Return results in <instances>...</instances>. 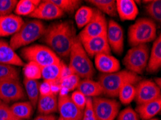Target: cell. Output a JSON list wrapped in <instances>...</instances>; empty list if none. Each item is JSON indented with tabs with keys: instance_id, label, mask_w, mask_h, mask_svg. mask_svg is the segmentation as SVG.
I'll list each match as a JSON object with an SVG mask.
<instances>
[{
	"instance_id": "cell-1",
	"label": "cell",
	"mask_w": 161,
	"mask_h": 120,
	"mask_svg": "<svg viewBox=\"0 0 161 120\" xmlns=\"http://www.w3.org/2000/svg\"><path fill=\"white\" fill-rule=\"evenodd\" d=\"M43 37L48 47L62 58L69 57L77 38L74 24L70 21L52 24L46 28Z\"/></svg>"
},
{
	"instance_id": "cell-2",
	"label": "cell",
	"mask_w": 161,
	"mask_h": 120,
	"mask_svg": "<svg viewBox=\"0 0 161 120\" xmlns=\"http://www.w3.org/2000/svg\"><path fill=\"white\" fill-rule=\"evenodd\" d=\"M141 81V78L137 74L129 71L127 70L102 74L100 76L98 82L103 88V94L108 97H118L119 90L124 84L127 83L135 84Z\"/></svg>"
},
{
	"instance_id": "cell-3",
	"label": "cell",
	"mask_w": 161,
	"mask_h": 120,
	"mask_svg": "<svg viewBox=\"0 0 161 120\" xmlns=\"http://www.w3.org/2000/svg\"><path fill=\"white\" fill-rule=\"evenodd\" d=\"M46 28L41 20L32 19L24 23L18 33L12 36L9 45L14 50L35 42L44 35Z\"/></svg>"
},
{
	"instance_id": "cell-4",
	"label": "cell",
	"mask_w": 161,
	"mask_h": 120,
	"mask_svg": "<svg viewBox=\"0 0 161 120\" xmlns=\"http://www.w3.org/2000/svg\"><path fill=\"white\" fill-rule=\"evenodd\" d=\"M69 65L72 72L82 78H91L95 74L93 63L79 39L76 38L69 53Z\"/></svg>"
},
{
	"instance_id": "cell-5",
	"label": "cell",
	"mask_w": 161,
	"mask_h": 120,
	"mask_svg": "<svg viewBox=\"0 0 161 120\" xmlns=\"http://www.w3.org/2000/svg\"><path fill=\"white\" fill-rule=\"evenodd\" d=\"M156 38L157 26L155 22L151 19H139L129 29V43L131 47L150 43Z\"/></svg>"
},
{
	"instance_id": "cell-6",
	"label": "cell",
	"mask_w": 161,
	"mask_h": 120,
	"mask_svg": "<svg viewBox=\"0 0 161 120\" xmlns=\"http://www.w3.org/2000/svg\"><path fill=\"white\" fill-rule=\"evenodd\" d=\"M21 54L28 62H34L41 68L60 62L58 56L48 46L33 45L22 49Z\"/></svg>"
},
{
	"instance_id": "cell-7",
	"label": "cell",
	"mask_w": 161,
	"mask_h": 120,
	"mask_svg": "<svg viewBox=\"0 0 161 120\" xmlns=\"http://www.w3.org/2000/svg\"><path fill=\"white\" fill-rule=\"evenodd\" d=\"M149 55L147 44L134 46L126 53L123 63L129 71L137 75L141 74L147 68Z\"/></svg>"
},
{
	"instance_id": "cell-8",
	"label": "cell",
	"mask_w": 161,
	"mask_h": 120,
	"mask_svg": "<svg viewBox=\"0 0 161 120\" xmlns=\"http://www.w3.org/2000/svg\"><path fill=\"white\" fill-rule=\"evenodd\" d=\"M92 100L97 120H114L118 116L120 104L116 100L99 97Z\"/></svg>"
},
{
	"instance_id": "cell-9",
	"label": "cell",
	"mask_w": 161,
	"mask_h": 120,
	"mask_svg": "<svg viewBox=\"0 0 161 120\" xmlns=\"http://www.w3.org/2000/svg\"><path fill=\"white\" fill-rule=\"evenodd\" d=\"M107 25L108 23L104 14L96 9L92 19L84 28H82L77 38L80 42H82L90 38L106 35Z\"/></svg>"
},
{
	"instance_id": "cell-10",
	"label": "cell",
	"mask_w": 161,
	"mask_h": 120,
	"mask_svg": "<svg viewBox=\"0 0 161 120\" xmlns=\"http://www.w3.org/2000/svg\"><path fill=\"white\" fill-rule=\"evenodd\" d=\"M23 86L18 79L0 81V100L6 104L26 99Z\"/></svg>"
},
{
	"instance_id": "cell-11",
	"label": "cell",
	"mask_w": 161,
	"mask_h": 120,
	"mask_svg": "<svg viewBox=\"0 0 161 120\" xmlns=\"http://www.w3.org/2000/svg\"><path fill=\"white\" fill-rule=\"evenodd\" d=\"M160 88L151 80L140 81L136 86L135 100L138 105L155 101L161 98Z\"/></svg>"
},
{
	"instance_id": "cell-12",
	"label": "cell",
	"mask_w": 161,
	"mask_h": 120,
	"mask_svg": "<svg viewBox=\"0 0 161 120\" xmlns=\"http://www.w3.org/2000/svg\"><path fill=\"white\" fill-rule=\"evenodd\" d=\"M106 38L110 48L116 54L121 55L124 50V31L120 24L110 19L107 25Z\"/></svg>"
},
{
	"instance_id": "cell-13",
	"label": "cell",
	"mask_w": 161,
	"mask_h": 120,
	"mask_svg": "<svg viewBox=\"0 0 161 120\" xmlns=\"http://www.w3.org/2000/svg\"><path fill=\"white\" fill-rule=\"evenodd\" d=\"M58 111L61 118L67 120H82L83 111L72 101L69 95H58Z\"/></svg>"
},
{
	"instance_id": "cell-14",
	"label": "cell",
	"mask_w": 161,
	"mask_h": 120,
	"mask_svg": "<svg viewBox=\"0 0 161 120\" xmlns=\"http://www.w3.org/2000/svg\"><path fill=\"white\" fill-rule=\"evenodd\" d=\"M64 15L63 12L55 5L51 0L42 1L29 17L38 20H52L58 19Z\"/></svg>"
},
{
	"instance_id": "cell-15",
	"label": "cell",
	"mask_w": 161,
	"mask_h": 120,
	"mask_svg": "<svg viewBox=\"0 0 161 120\" xmlns=\"http://www.w3.org/2000/svg\"><path fill=\"white\" fill-rule=\"evenodd\" d=\"M81 43L89 57L93 58L99 54H111V53L106 35L88 39Z\"/></svg>"
},
{
	"instance_id": "cell-16",
	"label": "cell",
	"mask_w": 161,
	"mask_h": 120,
	"mask_svg": "<svg viewBox=\"0 0 161 120\" xmlns=\"http://www.w3.org/2000/svg\"><path fill=\"white\" fill-rule=\"evenodd\" d=\"M24 24L21 17L16 14L0 17V37L13 36L18 33Z\"/></svg>"
},
{
	"instance_id": "cell-17",
	"label": "cell",
	"mask_w": 161,
	"mask_h": 120,
	"mask_svg": "<svg viewBox=\"0 0 161 120\" xmlns=\"http://www.w3.org/2000/svg\"><path fill=\"white\" fill-rule=\"evenodd\" d=\"M95 66L103 74L119 71L121 65L119 60L111 54H99L94 57Z\"/></svg>"
},
{
	"instance_id": "cell-18",
	"label": "cell",
	"mask_w": 161,
	"mask_h": 120,
	"mask_svg": "<svg viewBox=\"0 0 161 120\" xmlns=\"http://www.w3.org/2000/svg\"><path fill=\"white\" fill-rule=\"evenodd\" d=\"M0 63L13 66H24L25 63L6 41L0 40Z\"/></svg>"
},
{
	"instance_id": "cell-19",
	"label": "cell",
	"mask_w": 161,
	"mask_h": 120,
	"mask_svg": "<svg viewBox=\"0 0 161 120\" xmlns=\"http://www.w3.org/2000/svg\"><path fill=\"white\" fill-rule=\"evenodd\" d=\"M116 12L121 20H134L138 15V7L133 0H117Z\"/></svg>"
},
{
	"instance_id": "cell-20",
	"label": "cell",
	"mask_w": 161,
	"mask_h": 120,
	"mask_svg": "<svg viewBox=\"0 0 161 120\" xmlns=\"http://www.w3.org/2000/svg\"><path fill=\"white\" fill-rule=\"evenodd\" d=\"M38 111L41 114H52L58 111L57 95H39L37 103Z\"/></svg>"
},
{
	"instance_id": "cell-21",
	"label": "cell",
	"mask_w": 161,
	"mask_h": 120,
	"mask_svg": "<svg viewBox=\"0 0 161 120\" xmlns=\"http://www.w3.org/2000/svg\"><path fill=\"white\" fill-rule=\"evenodd\" d=\"M161 67V38L159 35L153 43L146 69L149 73H156Z\"/></svg>"
},
{
	"instance_id": "cell-22",
	"label": "cell",
	"mask_w": 161,
	"mask_h": 120,
	"mask_svg": "<svg viewBox=\"0 0 161 120\" xmlns=\"http://www.w3.org/2000/svg\"><path fill=\"white\" fill-rule=\"evenodd\" d=\"M77 90L89 98L97 97L103 94V88L101 84L91 78H84L80 81Z\"/></svg>"
},
{
	"instance_id": "cell-23",
	"label": "cell",
	"mask_w": 161,
	"mask_h": 120,
	"mask_svg": "<svg viewBox=\"0 0 161 120\" xmlns=\"http://www.w3.org/2000/svg\"><path fill=\"white\" fill-rule=\"evenodd\" d=\"M161 109V98L155 101L138 105L136 112L142 120H149L160 113Z\"/></svg>"
},
{
	"instance_id": "cell-24",
	"label": "cell",
	"mask_w": 161,
	"mask_h": 120,
	"mask_svg": "<svg viewBox=\"0 0 161 120\" xmlns=\"http://www.w3.org/2000/svg\"><path fill=\"white\" fill-rule=\"evenodd\" d=\"M9 107L14 117L18 119H28L33 114L34 107L30 102H18Z\"/></svg>"
},
{
	"instance_id": "cell-25",
	"label": "cell",
	"mask_w": 161,
	"mask_h": 120,
	"mask_svg": "<svg viewBox=\"0 0 161 120\" xmlns=\"http://www.w3.org/2000/svg\"><path fill=\"white\" fill-rule=\"evenodd\" d=\"M64 63L62 61L53 63L41 68V77L44 81H59L63 65Z\"/></svg>"
},
{
	"instance_id": "cell-26",
	"label": "cell",
	"mask_w": 161,
	"mask_h": 120,
	"mask_svg": "<svg viewBox=\"0 0 161 120\" xmlns=\"http://www.w3.org/2000/svg\"><path fill=\"white\" fill-rule=\"evenodd\" d=\"M24 86L26 96L28 97L31 104L33 107L37 106L38 100L39 98V86L41 83L38 80H30L24 78Z\"/></svg>"
},
{
	"instance_id": "cell-27",
	"label": "cell",
	"mask_w": 161,
	"mask_h": 120,
	"mask_svg": "<svg viewBox=\"0 0 161 120\" xmlns=\"http://www.w3.org/2000/svg\"><path fill=\"white\" fill-rule=\"evenodd\" d=\"M41 2L40 0H20L16 4L14 13L19 17L31 15Z\"/></svg>"
},
{
	"instance_id": "cell-28",
	"label": "cell",
	"mask_w": 161,
	"mask_h": 120,
	"mask_svg": "<svg viewBox=\"0 0 161 120\" xmlns=\"http://www.w3.org/2000/svg\"><path fill=\"white\" fill-rule=\"evenodd\" d=\"M95 13V9L87 6L80 7L76 11L75 16V23L78 28H84L91 20Z\"/></svg>"
},
{
	"instance_id": "cell-29",
	"label": "cell",
	"mask_w": 161,
	"mask_h": 120,
	"mask_svg": "<svg viewBox=\"0 0 161 120\" xmlns=\"http://www.w3.org/2000/svg\"><path fill=\"white\" fill-rule=\"evenodd\" d=\"M88 2L96 7V9L103 14H106L111 17H116L117 15L115 0H90Z\"/></svg>"
},
{
	"instance_id": "cell-30",
	"label": "cell",
	"mask_w": 161,
	"mask_h": 120,
	"mask_svg": "<svg viewBox=\"0 0 161 120\" xmlns=\"http://www.w3.org/2000/svg\"><path fill=\"white\" fill-rule=\"evenodd\" d=\"M80 81V78L76 74H72L60 81L61 90L58 95H67L71 91L76 89Z\"/></svg>"
},
{
	"instance_id": "cell-31",
	"label": "cell",
	"mask_w": 161,
	"mask_h": 120,
	"mask_svg": "<svg viewBox=\"0 0 161 120\" xmlns=\"http://www.w3.org/2000/svg\"><path fill=\"white\" fill-rule=\"evenodd\" d=\"M136 96L135 84L127 83L124 84L121 89L119 90L118 97L120 102L123 104L127 105L135 100Z\"/></svg>"
},
{
	"instance_id": "cell-32",
	"label": "cell",
	"mask_w": 161,
	"mask_h": 120,
	"mask_svg": "<svg viewBox=\"0 0 161 120\" xmlns=\"http://www.w3.org/2000/svg\"><path fill=\"white\" fill-rule=\"evenodd\" d=\"M56 6L58 7L63 13L72 14L80 7L82 1L80 0H51Z\"/></svg>"
},
{
	"instance_id": "cell-33",
	"label": "cell",
	"mask_w": 161,
	"mask_h": 120,
	"mask_svg": "<svg viewBox=\"0 0 161 120\" xmlns=\"http://www.w3.org/2000/svg\"><path fill=\"white\" fill-rule=\"evenodd\" d=\"M24 78L30 80H38L41 78V67L34 62H28L23 68Z\"/></svg>"
},
{
	"instance_id": "cell-34",
	"label": "cell",
	"mask_w": 161,
	"mask_h": 120,
	"mask_svg": "<svg viewBox=\"0 0 161 120\" xmlns=\"http://www.w3.org/2000/svg\"><path fill=\"white\" fill-rule=\"evenodd\" d=\"M146 12L153 21L160 23L161 21V1L153 0L149 1L145 7Z\"/></svg>"
},
{
	"instance_id": "cell-35",
	"label": "cell",
	"mask_w": 161,
	"mask_h": 120,
	"mask_svg": "<svg viewBox=\"0 0 161 120\" xmlns=\"http://www.w3.org/2000/svg\"><path fill=\"white\" fill-rule=\"evenodd\" d=\"M19 70L15 66L0 63V81L6 79L19 80Z\"/></svg>"
},
{
	"instance_id": "cell-36",
	"label": "cell",
	"mask_w": 161,
	"mask_h": 120,
	"mask_svg": "<svg viewBox=\"0 0 161 120\" xmlns=\"http://www.w3.org/2000/svg\"><path fill=\"white\" fill-rule=\"evenodd\" d=\"M18 2L17 0H0V17L11 14Z\"/></svg>"
},
{
	"instance_id": "cell-37",
	"label": "cell",
	"mask_w": 161,
	"mask_h": 120,
	"mask_svg": "<svg viewBox=\"0 0 161 120\" xmlns=\"http://www.w3.org/2000/svg\"><path fill=\"white\" fill-rule=\"evenodd\" d=\"M70 98H71L73 103L76 105L78 108L83 111L85 107V104H86L87 97H85L82 93L79 91L78 90H76L72 93Z\"/></svg>"
},
{
	"instance_id": "cell-38",
	"label": "cell",
	"mask_w": 161,
	"mask_h": 120,
	"mask_svg": "<svg viewBox=\"0 0 161 120\" xmlns=\"http://www.w3.org/2000/svg\"><path fill=\"white\" fill-rule=\"evenodd\" d=\"M117 120H140V117L131 107H126L117 116Z\"/></svg>"
},
{
	"instance_id": "cell-39",
	"label": "cell",
	"mask_w": 161,
	"mask_h": 120,
	"mask_svg": "<svg viewBox=\"0 0 161 120\" xmlns=\"http://www.w3.org/2000/svg\"><path fill=\"white\" fill-rule=\"evenodd\" d=\"M82 120H97L93 106H92V98H87L86 104H85V107L83 110Z\"/></svg>"
},
{
	"instance_id": "cell-40",
	"label": "cell",
	"mask_w": 161,
	"mask_h": 120,
	"mask_svg": "<svg viewBox=\"0 0 161 120\" xmlns=\"http://www.w3.org/2000/svg\"><path fill=\"white\" fill-rule=\"evenodd\" d=\"M15 119L12 113L10 107L0 100V120H13Z\"/></svg>"
},
{
	"instance_id": "cell-41",
	"label": "cell",
	"mask_w": 161,
	"mask_h": 120,
	"mask_svg": "<svg viewBox=\"0 0 161 120\" xmlns=\"http://www.w3.org/2000/svg\"><path fill=\"white\" fill-rule=\"evenodd\" d=\"M33 120H57V117H56L53 114H41L36 117Z\"/></svg>"
},
{
	"instance_id": "cell-42",
	"label": "cell",
	"mask_w": 161,
	"mask_h": 120,
	"mask_svg": "<svg viewBox=\"0 0 161 120\" xmlns=\"http://www.w3.org/2000/svg\"><path fill=\"white\" fill-rule=\"evenodd\" d=\"M160 81H161V79H160V78H156V79L155 80V84L158 86V87L159 88H160Z\"/></svg>"
},
{
	"instance_id": "cell-43",
	"label": "cell",
	"mask_w": 161,
	"mask_h": 120,
	"mask_svg": "<svg viewBox=\"0 0 161 120\" xmlns=\"http://www.w3.org/2000/svg\"><path fill=\"white\" fill-rule=\"evenodd\" d=\"M57 120H67V119H62L61 118V117H58V119Z\"/></svg>"
},
{
	"instance_id": "cell-44",
	"label": "cell",
	"mask_w": 161,
	"mask_h": 120,
	"mask_svg": "<svg viewBox=\"0 0 161 120\" xmlns=\"http://www.w3.org/2000/svg\"><path fill=\"white\" fill-rule=\"evenodd\" d=\"M149 120H159V119H149Z\"/></svg>"
},
{
	"instance_id": "cell-45",
	"label": "cell",
	"mask_w": 161,
	"mask_h": 120,
	"mask_svg": "<svg viewBox=\"0 0 161 120\" xmlns=\"http://www.w3.org/2000/svg\"><path fill=\"white\" fill-rule=\"evenodd\" d=\"M13 120H21V119H14Z\"/></svg>"
}]
</instances>
